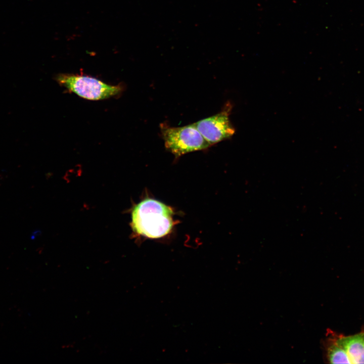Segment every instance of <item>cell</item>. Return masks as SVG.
Here are the masks:
<instances>
[{"label":"cell","mask_w":364,"mask_h":364,"mask_svg":"<svg viewBox=\"0 0 364 364\" xmlns=\"http://www.w3.org/2000/svg\"><path fill=\"white\" fill-rule=\"evenodd\" d=\"M336 339L346 350L351 363H364V332L341 336Z\"/></svg>","instance_id":"cell-5"},{"label":"cell","mask_w":364,"mask_h":364,"mask_svg":"<svg viewBox=\"0 0 364 364\" xmlns=\"http://www.w3.org/2000/svg\"><path fill=\"white\" fill-rule=\"evenodd\" d=\"M327 357L331 363H351V360L343 346L336 338H330L326 344Z\"/></svg>","instance_id":"cell-6"},{"label":"cell","mask_w":364,"mask_h":364,"mask_svg":"<svg viewBox=\"0 0 364 364\" xmlns=\"http://www.w3.org/2000/svg\"><path fill=\"white\" fill-rule=\"evenodd\" d=\"M231 110V104H227L216 114L193 123L211 146L234 134L235 129L229 117Z\"/></svg>","instance_id":"cell-4"},{"label":"cell","mask_w":364,"mask_h":364,"mask_svg":"<svg viewBox=\"0 0 364 364\" xmlns=\"http://www.w3.org/2000/svg\"><path fill=\"white\" fill-rule=\"evenodd\" d=\"M56 81L70 92L85 99L98 101L118 96L123 92V86L107 84L96 78L79 74H58Z\"/></svg>","instance_id":"cell-2"},{"label":"cell","mask_w":364,"mask_h":364,"mask_svg":"<svg viewBox=\"0 0 364 364\" xmlns=\"http://www.w3.org/2000/svg\"><path fill=\"white\" fill-rule=\"evenodd\" d=\"M173 214L170 207L158 201L146 199L133 207L131 226L138 235L159 238L171 231L173 225Z\"/></svg>","instance_id":"cell-1"},{"label":"cell","mask_w":364,"mask_h":364,"mask_svg":"<svg viewBox=\"0 0 364 364\" xmlns=\"http://www.w3.org/2000/svg\"><path fill=\"white\" fill-rule=\"evenodd\" d=\"M161 131L165 148L177 157L211 146L194 124L181 127L162 124Z\"/></svg>","instance_id":"cell-3"}]
</instances>
